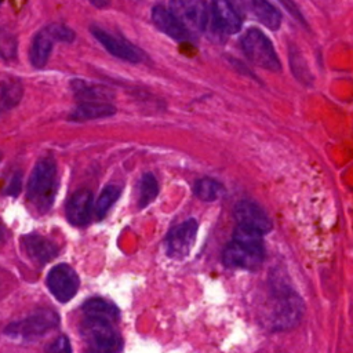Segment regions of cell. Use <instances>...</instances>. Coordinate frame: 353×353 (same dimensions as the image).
Wrapping results in <instances>:
<instances>
[{"label": "cell", "instance_id": "cell-1", "mask_svg": "<svg viewBox=\"0 0 353 353\" xmlns=\"http://www.w3.org/2000/svg\"><path fill=\"white\" fill-rule=\"evenodd\" d=\"M265 307V324L273 331L295 328L305 312V305L299 294L279 273L270 276Z\"/></svg>", "mask_w": 353, "mask_h": 353}, {"label": "cell", "instance_id": "cell-21", "mask_svg": "<svg viewBox=\"0 0 353 353\" xmlns=\"http://www.w3.org/2000/svg\"><path fill=\"white\" fill-rule=\"evenodd\" d=\"M22 94L23 88L18 80H4L0 84V114L15 108L19 103Z\"/></svg>", "mask_w": 353, "mask_h": 353}, {"label": "cell", "instance_id": "cell-12", "mask_svg": "<svg viewBox=\"0 0 353 353\" xmlns=\"http://www.w3.org/2000/svg\"><path fill=\"white\" fill-rule=\"evenodd\" d=\"M211 14L215 28L225 34H234L241 28V15L230 0H212Z\"/></svg>", "mask_w": 353, "mask_h": 353}, {"label": "cell", "instance_id": "cell-4", "mask_svg": "<svg viewBox=\"0 0 353 353\" xmlns=\"http://www.w3.org/2000/svg\"><path fill=\"white\" fill-rule=\"evenodd\" d=\"M241 48L244 55L256 66L270 72H279L281 63L274 51L269 37L259 29H248L241 39Z\"/></svg>", "mask_w": 353, "mask_h": 353}, {"label": "cell", "instance_id": "cell-8", "mask_svg": "<svg viewBox=\"0 0 353 353\" xmlns=\"http://www.w3.org/2000/svg\"><path fill=\"white\" fill-rule=\"evenodd\" d=\"M197 222L196 219H188L176 226H174L165 239V250L168 256L174 259L185 258L196 240L197 234Z\"/></svg>", "mask_w": 353, "mask_h": 353}, {"label": "cell", "instance_id": "cell-14", "mask_svg": "<svg viewBox=\"0 0 353 353\" xmlns=\"http://www.w3.org/2000/svg\"><path fill=\"white\" fill-rule=\"evenodd\" d=\"M91 33L105 47V50L109 54L114 55L116 58H120L128 62H141L142 59L141 51L134 46H131L130 43H125L99 28H91Z\"/></svg>", "mask_w": 353, "mask_h": 353}, {"label": "cell", "instance_id": "cell-31", "mask_svg": "<svg viewBox=\"0 0 353 353\" xmlns=\"http://www.w3.org/2000/svg\"><path fill=\"white\" fill-rule=\"evenodd\" d=\"M90 3L94 4V6L98 7V8H102V7H106V6H108L109 0H90Z\"/></svg>", "mask_w": 353, "mask_h": 353}, {"label": "cell", "instance_id": "cell-3", "mask_svg": "<svg viewBox=\"0 0 353 353\" xmlns=\"http://www.w3.org/2000/svg\"><path fill=\"white\" fill-rule=\"evenodd\" d=\"M112 324L110 321L92 317L83 320L80 332L85 353H119L121 350L123 339Z\"/></svg>", "mask_w": 353, "mask_h": 353}, {"label": "cell", "instance_id": "cell-11", "mask_svg": "<svg viewBox=\"0 0 353 353\" xmlns=\"http://www.w3.org/2000/svg\"><path fill=\"white\" fill-rule=\"evenodd\" d=\"M241 14H252L262 25L270 30H277L281 25V14L268 0H230Z\"/></svg>", "mask_w": 353, "mask_h": 353}, {"label": "cell", "instance_id": "cell-16", "mask_svg": "<svg viewBox=\"0 0 353 353\" xmlns=\"http://www.w3.org/2000/svg\"><path fill=\"white\" fill-rule=\"evenodd\" d=\"M21 244L25 254L39 265H44L58 255V247L40 234L23 236Z\"/></svg>", "mask_w": 353, "mask_h": 353}, {"label": "cell", "instance_id": "cell-18", "mask_svg": "<svg viewBox=\"0 0 353 353\" xmlns=\"http://www.w3.org/2000/svg\"><path fill=\"white\" fill-rule=\"evenodd\" d=\"M70 88L79 103H109L112 94L99 85L88 84L84 80L74 79L70 81Z\"/></svg>", "mask_w": 353, "mask_h": 353}, {"label": "cell", "instance_id": "cell-19", "mask_svg": "<svg viewBox=\"0 0 353 353\" xmlns=\"http://www.w3.org/2000/svg\"><path fill=\"white\" fill-rule=\"evenodd\" d=\"M81 310L85 314V317L101 319L110 323H114L119 319L117 306L113 302L103 298H91L85 301L81 306Z\"/></svg>", "mask_w": 353, "mask_h": 353}, {"label": "cell", "instance_id": "cell-25", "mask_svg": "<svg viewBox=\"0 0 353 353\" xmlns=\"http://www.w3.org/2000/svg\"><path fill=\"white\" fill-rule=\"evenodd\" d=\"M120 192H121L120 188L114 186V185H109L101 192V194L97 199V203L94 205V214H95L97 219H102L108 214V211L112 208V205L120 197Z\"/></svg>", "mask_w": 353, "mask_h": 353}, {"label": "cell", "instance_id": "cell-24", "mask_svg": "<svg viewBox=\"0 0 353 353\" xmlns=\"http://www.w3.org/2000/svg\"><path fill=\"white\" fill-rule=\"evenodd\" d=\"M159 194V183L153 174L148 172L139 179V196H138V207L145 208L149 205Z\"/></svg>", "mask_w": 353, "mask_h": 353}, {"label": "cell", "instance_id": "cell-30", "mask_svg": "<svg viewBox=\"0 0 353 353\" xmlns=\"http://www.w3.org/2000/svg\"><path fill=\"white\" fill-rule=\"evenodd\" d=\"M21 186H22V175H21V172H15L12 175V178L10 179L7 188L4 189V193L8 196H18Z\"/></svg>", "mask_w": 353, "mask_h": 353}, {"label": "cell", "instance_id": "cell-26", "mask_svg": "<svg viewBox=\"0 0 353 353\" xmlns=\"http://www.w3.org/2000/svg\"><path fill=\"white\" fill-rule=\"evenodd\" d=\"M262 236L259 232L244 228V226H236L234 233H233V240L254 248H263V241H262Z\"/></svg>", "mask_w": 353, "mask_h": 353}, {"label": "cell", "instance_id": "cell-23", "mask_svg": "<svg viewBox=\"0 0 353 353\" xmlns=\"http://www.w3.org/2000/svg\"><path fill=\"white\" fill-rule=\"evenodd\" d=\"M288 59H290V66H291V70H292L295 79L299 80L305 85H310L313 81V76H312L310 69L306 63V59L303 58L301 51L298 48L290 46Z\"/></svg>", "mask_w": 353, "mask_h": 353}, {"label": "cell", "instance_id": "cell-28", "mask_svg": "<svg viewBox=\"0 0 353 353\" xmlns=\"http://www.w3.org/2000/svg\"><path fill=\"white\" fill-rule=\"evenodd\" d=\"M46 353H72L69 339L65 335L58 336L51 345L46 347Z\"/></svg>", "mask_w": 353, "mask_h": 353}, {"label": "cell", "instance_id": "cell-20", "mask_svg": "<svg viewBox=\"0 0 353 353\" xmlns=\"http://www.w3.org/2000/svg\"><path fill=\"white\" fill-rule=\"evenodd\" d=\"M116 113V108L110 103H79L73 112L69 114L72 121H88L94 119L110 117Z\"/></svg>", "mask_w": 353, "mask_h": 353}, {"label": "cell", "instance_id": "cell-15", "mask_svg": "<svg viewBox=\"0 0 353 353\" xmlns=\"http://www.w3.org/2000/svg\"><path fill=\"white\" fill-rule=\"evenodd\" d=\"M92 214V194L87 189L74 192L66 203L68 221L76 226L90 222Z\"/></svg>", "mask_w": 353, "mask_h": 353}, {"label": "cell", "instance_id": "cell-6", "mask_svg": "<svg viewBox=\"0 0 353 353\" xmlns=\"http://www.w3.org/2000/svg\"><path fill=\"white\" fill-rule=\"evenodd\" d=\"M171 12L192 33L205 30L210 19V10L205 0H170Z\"/></svg>", "mask_w": 353, "mask_h": 353}, {"label": "cell", "instance_id": "cell-29", "mask_svg": "<svg viewBox=\"0 0 353 353\" xmlns=\"http://www.w3.org/2000/svg\"><path fill=\"white\" fill-rule=\"evenodd\" d=\"M279 1L284 6V8L288 11V14H290L294 19H296V21L301 22L303 26H306V21H305V18H303L301 10L298 8V6H296L292 0H279Z\"/></svg>", "mask_w": 353, "mask_h": 353}, {"label": "cell", "instance_id": "cell-17", "mask_svg": "<svg viewBox=\"0 0 353 353\" xmlns=\"http://www.w3.org/2000/svg\"><path fill=\"white\" fill-rule=\"evenodd\" d=\"M55 41L58 39L50 25L34 34L29 50V59L34 68H43L47 63Z\"/></svg>", "mask_w": 353, "mask_h": 353}, {"label": "cell", "instance_id": "cell-27", "mask_svg": "<svg viewBox=\"0 0 353 353\" xmlns=\"http://www.w3.org/2000/svg\"><path fill=\"white\" fill-rule=\"evenodd\" d=\"M17 37L7 29L0 26V57L3 59H14L17 55Z\"/></svg>", "mask_w": 353, "mask_h": 353}, {"label": "cell", "instance_id": "cell-10", "mask_svg": "<svg viewBox=\"0 0 353 353\" xmlns=\"http://www.w3.org/2000/svg\"><path fill=\"white\" fill-rule=\"evenodd\" d=\"M234 219L239 226H244L252 230L266 234L272 230L273 223L266 211L251 200H241L234 205Z\"/></svg>", "mask_w": 353, "mask_h": 353}, {"label": "cell", "instance_id": "cell-9", "mask_svg": "<svg viewBox=\"0 0 353 353\" xmlns=\"http://www.w3.org/2000/svg\"><path fill=\"white\" fill-rule=\"evenodd\" d=\"M79 276L73 268L66 263L52 268L47 277V285L51 294L59 302H68L79 290Z\"/></svg>", "mask_w": 353, "mask_h": 353}, {"label": "cell", "instance_id": "cell-7", "mask_svg": "<svg viewBox=\"0 0 353 353\" xmlns=\"http://www.w3.org/2000/svg\"><path fill=\"white\" fill-rule=\"evenodd\" d=\"M265 258V248H254L232 240L223 250L222 261L225 266L233 269L255 270L261 268Z\"/></svg>", "mask_w": 353, "mask_h": 353}, {"label": "cell", "instance_id": "cell-22", "mask_svg": "<svg viewBox=\"0 0 353 353\" xmlns=\"http://www.w3.org/2000/svg\"><path fill=\"white\" fill-rule=\"evenodd\" d=\"M193 192L203 201H215L225 194V188L212 178H201L194 183Z\"/></svg>", "mask_w": 353, "mask_h": 353}, {"label": "cell", "instance_id": "cell-2", "mask_svg": "<svg viewBox=\"0 0 353 353\" xmlns=\"http://www.w3.org/2000/svg\"><path fill=\"white\" fill-rule=\"evenodd\" d=\"M58 189L57 164L52 157L40 159L28 182V200L40 214L47 212L55 199Z\"/></svg>", "mask_w": 353, "mask_h": 353}, {"label": "cell", "instance_id": "cell-13", "mask_svg": "<svg viewBox=\"0 0 353 353\" xmlns=\"http://www.w3.org/2000/svg\"><path fill=\"white\" fill-rule=\"evenodd\" d=\"M152 21L154 26L176 41H192L193 34L182 25V22L163 6L152 8Z\"/></svg>", "mask_w": 353, "mask_h": 353}, {"label": "cell", "instance_id": "cell-33", "mask_svg": "<svg viewBox=\"0 0 353 353\" xmlns=\"http://www.w3.org/2000/svg\"><path fill=\"white\" fill-rule=\"evenodd\" d=\"M1 1H3V0H0V4H1Z\"/></svg>", "mask_w": 353, "mask_h": 353}, {"label": "cell", "instance_id": "cell-5", "mask_svg": "<svg viewBox=\"0 0 353 353\" xmlns=\"http://www.w3.org/2000/svg\"><path fill=\"white\" fill-rule=\"evenodd\" d=\"M58 324H59L58 314L54 310L43 309L19 321L11 323L4 332L14 339L33 341L43 336L50 330L58 327Z\"/></svg>", "mask_w": 353, "mask_h": 353}, {"label": "cell", "instance_id": "cell-32", "mask_svg": "<svg viewBox=\"0 0 353 353\" xmlns=\"http://www.w3.org/2000/svg\"><path fill=\"white\" fill-rule=\"evenodd\" d=\"M4 237H6V228H4L3 222L0 221V243L4 240Z\"/></svg>", "mask_w": 353, "mask_h": 353}]
</instances>
